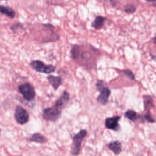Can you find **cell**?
Wrapping results in <instances>:
<instances>
[{
  "instance_id": "obj_16",
  "label": "cell",
  "mask_w": 156,
  "mask_h": 156,
  "mask_svg": "<svg viewBox=\"0 0 156 156\" xmlns=\"http://www.w3.org/2000/svg\"><path fill=\"white\" fill-rule=\"evenodd\" d=\"M79 46L77 45L73 46L71 50V54L72 58L74 59H76L78 58L79 55Z\"/></svg>"
},
{
  "instance_id": "obj_6",
  "label": "cell",
  "mask_w": 156,
  "mask_h": 156,
  "mask_svg": "<svg viewBox=\"0 0 156 156\" xmlns=\"http://www.w3.org/2000/svg\"><path fill=\"white\" fill-rule=\"evenodd\" d=\"M14 117L18 124L23 125L28 122L29 115L27 110L22 106L16 105L15 109Z\"/></svg>"
},
{
  "instance_id": "obj_9",
  "label": "cell",
  "mask_w": 156,
  "mask_h": 156,
  "mask_svg": "<svg viewBox=\"0 0 156 156\" xmlns=\"http://www.w3.org/2000/svg\"><path fill=\"white\" fill-rule=\"evenodd\" d=\"M49 82L55 90H57L62 83V79L59 76H54L50 75L47 77Z\"/></svg>"
},
{
  "instance_id": "obj_7",
  "label": "cell",
  "mask_w": 156,
  "mask_h": 156,
  "mask_svg": "<svg viewBox=\"0 0 156 156\" xmlns=\"http://www.w3.org/2000/svg\"><path fill=\"white\" fill-rule=\"evenodd\" d=\"M121 116H114L107 118L105 119V126L107 129L118 132L120 130L119 121L121 119Z\"/></svg>"
},
{
  "instance_id": "obj_12",
  "label": "cell",
  "mask_w": 156,
  "mask_h": 156,
  "mask_svg": "<svg viewBox=\"0 0 156 156\" xmlns=\"http://www.w3.org/2000/svg\"><path fill=\"white\" fill-rule=\"evenodd\" d=\"M106 18L102 16H98L91 23V26L95 29L99 30L102 28Z\"/></svg>"
},
{
  "instance_id": "obj_14",
  "label": "cell",
  "mask_w": 156,
  "mask_h": 156,
  "mask_svg": "<svg viewBox=\"0 0 156 156\" xmlns=\"http://www.w3.org/2000/svg\"><path fill=\"white\" fill-rule=\"evenodd\" d=\"M124 116L127 118L128 119L134 122L135 121L136 119H138V118H139L138 115L137 114V113L133 110H127L125 113H124Z\"/></svg>"
},
{
  "instance_id": "obj_2",
  "label": "cell",
  "mask_w": 156,
  "mask_h": 156,
  "mask_svg": "<svg viewBox=\"0 0 156 156\" xmlns=\"http://www.w3.org/2000/svg\"><path fill=\"white\" fill-rule=\"evenodd\" d=\"M62 110L54 105L52 107L44 108L42 112L43 118L48 121L55 122L61 116Z\"/></svg>"
},
{
  "instance_id": "obj_11",
  "label": "cell",
  "mask_w": 156,
  "mask_h": 156,
  "mask_svg": "<svg viewBox=\"0 0 156 156\" xmlns=\"http://www.w3.org/2000/svg\"><path fill=\"white\" fill-rule=\"evenodd\" d=\"M29 140L30 141L32 142H36L39 143H44L47 141V138L41 134L39 132H36L33 133L29 138Z\"/></svg>"
},
{
  "instance_id": "obj_17",
  "label": "cell",
  "mask_w": 156,
  "mask_h": 156,
  "mask_svg": "<svg viewBox=\"0 0 156 156\" xmlns=\"http://www.w3.org/2000/svg\"><path fill=\"white\" fill-rule=\"evenodd\" d=\"M136 7L132 4H127L126 5L124 9V12L127 13H133L135 12Z\"/></svg>"
},
{
  "instance_id": "obj_3",
  "label": "cell",
  "mask_w": 156,
  "mask_h": 156,
  "mask_svg": "<svg viewBox=\"0 0 156 156\" xmlns=\"http://www.w3.org/2000/svg\"><path fill=\"white\" fill-rule=\"evenodd\" d=\"M96 88L100 92V94L97 98V101L101 105H105L108 101V98L110 95V90L108 87L104 86V82L101 80L97 81Z\"/></svg>"
},
{
  "instance_id": "obj_5",
  "label": "cell",
  "mask_w": 156,
  "mask_h": 156,
  "mask_svg": "<svg viewBox=\"0 0 156 156\" xmlns=\"http://www.w3.org/2000/svg\"><path fill=\"white\" fill-rule=\"evenodd\" d=\"M30 66L37 72L44 74H50L55 69V67L54 65H46L42 61L38 60H32L30 63Z\"/></svg>"
},
{
  "instance_id": "obj_21",
  "label": "cell",
  "mask_w": 156,
  "mask_h": 156,
  "mask_svg": "<svg viewBox=\"0 0 156 156\" xmlns=\"http://www.w3.org/2000/svg\"><path fill=\"white\" fill-rule=\"evenodd\" d=\"M153 41H154V43H156V37H154V38Z\"/></svg>"
},
{
  "instance_id": "obj_20",
  "label": "cell",
  "mask_w": 156,
  "mask_h": 156,
  "mask_svg": "<svg viewBox=\"0 0 156 156\" xmlns=\"http://www.w3.org/2000/svg\"><path fill=\"white\" fill-rule=\"evenodd\" d=\"M146 1H148V2H155L156 0H145Z\"/></svg>"
},
{
  "instance_id": "obj_4",
  "label": "cell",
  "mask_w": 156,
  "mask_h": 156,
  "mask_svg": "<svg viewBox=\"0 0 156 156\" xmlns=\"http://www.w3.org/2000/svg\"><path fill=\"white\" fill-rule=\"evenodd\" d=\"M18 91L27 101H32L36 95L34 87L30 83H24L18 86Z\"/></svg>"
},
{
  "instance_id": "obj_8",
  "label": "cell",
  "mask_w": 156,
  "mask_h": 156,
  "mask_svg": "<svg viewBox=\"0 0 156 156\" xmlns=\"http://www.w3.org/2000/svg\"><path fill=\"white\" fill-rule=\"evenodd\" d=\"M69 101V94L66 91H65L60 98L55 101V105L62 111L66 106Z\"/></svg>"
},
{
  "instance_id": "obj_13",
  "label": "cell",
  "mask_w": 156,
  "mask_h": 156,
  "mask_svg": "<svg viewBox=\"0 0 156 156\" xmlns=\"http://www.w3.org/2000/svg\"><path fill=\"white\" fill-rule=\"evenodd\" d=\"M0 9H1V13L4 14V15H5L9 18L12 19L15 17V12L11 7H7V6L1 5Z\"/></svg>"
},
{
  "instance_id": "obj_15",
  "label": "cell",
  "mask_w": 156,
  "mask_h": 156,
  "mask_svg": "<svg viewBox=\"0 0 156 156\" xmlns=\"http://www.w3.org/2000/svg\"><path fill=\"white\" fill-rule=\"evenodd\" d=\"M143 102L144 110H147V112H149V109L154 106L152 98L150 96H143Z\"/></svg>"
},
{
  "instance_id": "obj_10",
  "label": "cell",
  "mask_w": 156,
  "mask_h": 156,
  "mask_svg": "<svg viewBox=\"0 0 156 156\" xmlns=\"http://www.w3.org/2000/svg\"><path fill=\"white\" fill-rule=\"evenodd\" d=\"M108 147L110 149L115 155H118L122 151V145L120 141L116 140L111 141L108 144Z\"/></svg>"
},
{
  "instance_id": "obj_19",
  "label": "cell",
  "mask_w": 156,
  "mask_h": 156,
  "mask_svg": "<svg viewBox=\"0 0 156 156\" xmlns=\"http://www.w3.org/2000/svg\"><path fill=\"white\" fill-rule=\"evenodd\" d=\"M144 118L149 122H154V121H155V120L152 118L149 112H146V113L144 116Z\"/></svg>"
},
{
  "instance_id": "obj_1",
  "label": "cell",
  "mask_w": 156,
  "mask_h": 156,
  "mask_svg": "<svg viewBox=\"0 0 156 156\" xmlns=\"http://www.w3.org/2000/svg\"><path fill=\"white\" fill-rule=\"evenodd\" d=\"M87 135V131L85 129H82L73 136L71 147V154L73 156H77L80 154L82 142Z\"/></svg>"
},
{
  "instance_id": "obj_18",
  "label": "cell",
  "mask_w": 156,
  "mask_h": 156,
  "mask_svg": "<svg viewBox=\"0 0 156 156\" xmlns=\"http://www.w3.org/2000/svg\"><path fill=\"white\" fill-rule=\"evenodd\" d=\"M123 73L131 80H134L135 79V76L133 73L129 69H125L123 71Z\"/></svg>"
}]
</instances>
